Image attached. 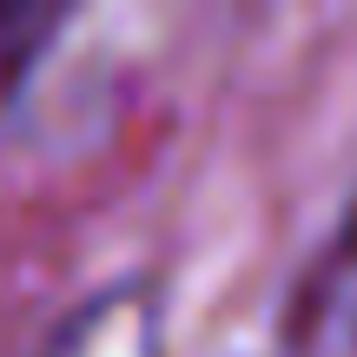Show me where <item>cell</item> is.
<instances>
[{
    "mask_svg": "<svg viewBox=\"0 0 357 357\" xmlns=\"http://www.w3.org/2000/svg\"><path fill=\"white\" fill-rule=\"evenodd\" d=\"M73 26V7L60 0H0V113L20 100L26 73L47 60V47Z\"/></svg>",
    "mask_w": 357,
    "mask_h": 357,
    "instance_id": "2",
    "label": "cell"
},
{
    "mask_svg": "<svg viewBox=\"0 0 357 357\" xmlns=\"http://www.w3.org/2000/svg\"><path fill=\"white\" fill-rule=\"evenodd\" d=\"M40 357H159L153 291H146L139 278H126V284H113V291L86 298V305L53 331V344Z\"/></svg>",
    "mask_w": 357,
    "mask_h": 357,
    "instance_id": "1",
    "label": "cell"
},
{
    "mask_svg": "<svg viewBox=\"0 0 357 357\" xmlns=\"http://www.w3.org/2000/svg\"><path fill=\"white\" fill-rule=\"evenodd\" d=\"M337 265H344V278L357 284V218H351V231H344V258H337Z\"/></svg>",
    "mask_w": 357,
    "mask_h": 357,
    "instance_id": "3",
    "label": "cell"
}]
</instances>
